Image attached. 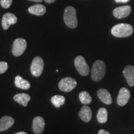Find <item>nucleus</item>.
Here are the masks:
<instances>
[{
	"instance_id": "1",
	"label": "nucleus",
	"mask_w": 134,
	"mask_h": 134,
	"mask_svg": "<svg viewBox=\"0 0 134 134\" xmlns=\"http://www.w3.org/2000/svg\"><path fill=\"white\" fill-rule=\"evenodd\" d=\"M133 32V28L129 24H118L112 28L111 33L116 37H127L130 36Z\"/></svg>"
},
{
	"instance_id": "2",
	"label": "nucleus",
	"mask_w": 134,
	"mask_h": 134,
	"mask_svg": "<svg viewBox=\"0 0 134 134\" xmlns=\"http://www.w3.org/2000/svg\"><path fill=\"white\" fill-rule=\"evenodd\" d=\"M106 67L104 62L97 60L94 63L91 70V78L93 81H99L104 77Z\"/></svg>"
},
{
	"instance_id": "3",
	"label": "nucleus",
	"mask_w": 134,
	"mask_h": 134,
	"mask_svg": "<svg viewBox=\"0 0 134 134\" xmlns=\"http://www.w3.org/2000/svg\"><path fill=\"white\" fill-rule=\"evenodd\" d=\"M63 19L66 26L71 29H75L78 26V20L76 18V11L75 8L68 6L64 11Z\"/></svg>"
},
{
	"instance_id": "4",
	"label": "nucleus",
	"mask_w": 134,
	"mask_h": 134,
	"mask_svg": "<svg viewBox=\"0 0 134 134\" xmlns=\"http://www.w3.org/2000/svg\"><path fill=\"white\" fill-rule=\"evenodd\" d=\"M75 66L77 71L82 76H87L90 73V67L82 56L76 57L75 60Z\"/></svg>"
},
{
	"instance_id": "5",
	"label": "nucleus",
	"mask_w": 134,
	"mask_h": 134,
	"mask_svg": "<svg viewBox=\"0 0 134 134\" xmlns=\"http://www.w3.org/2000/svg\"><path fill=\"white\" fill-rule=\"evenodd\" d=\"M76 80L71 77H66L60 80L58 83V88L63 92H70L74 90L76 86Z\"/></svg>"
},
{
	"instance_id": "6",
	"label": "nucleus",
	"mask_w": 134,
	"mask_h": 134,
	"mask_svg": "<svg viewBox=\"0 0 134 134\" xmlns=\"http://www.w3.org/2000/svg\"><path fill=\"white\" fill-rule=\"evenodd\" d=\"M43 59L40 57H36L34 58L31 66V72L33 76L38 77L40 76L42 73L43 70Z\"/></svg>"
},
{
	"instance_id": "7",
	"label": "nucleus",
	"mask_w": 134,
	"mask_h": 134,
	"mask_svg": "<svg viewBox=\"0 0 134 134\" xmlns=\"http://www.w3.org/2000/svg\"><path fill=\"white\" fill-rule=\"evenodd\" d=\"M27 48V42L24 38H18L13 43L12 48L13 54L16 57L21 56Z\"/></svg>"
},
{
	"instance_id": "8",
	"label": "nucleus",
	"mask_w": 134,
	"mask_h": 134,
	"mask_svg": "<svg viewBox=\"0 0 134 134\" xmlns=\"http://www.w3.org/2000/svg\"><path fill=\"white\" fill-rule=\"evenodd\" d=\"M18 21L17 17L12 13H8L3 15L1 21V25L3 29L7 30L9 28L11 25L16 24Z\"/></svg>"
},
{
	"instance_id": "9",
	"label": "nucleus",
	"mask_w": 134,
	"mask_h": 134,
	"mask_svg": "<svg viewBox=\"0 0 134 134\" xmlns=\"http://www.w3.org/2000/svg\"><path fill=\"white\" fill-rule=\"evenodd\" d=\"M132 8L130 6H124L116 8L114 9L113 15L117 19L126 18L131 13Z\"/></svg>"
},
{
	"instance_id": "10",
	"label": "nucleus",
	"mask_w": 134,
	"mask_h": 134,
	"mask_svg": "<svg viewBox=\"0 0 134 134\" xmlns=\"http://www.w3.org/2000/svg\"><path fill=\"white\" fill-rule=\"evenodd\" d=\"M130 97V93L128 89L126 88H122L120 90L117 99V103L119 105L123 106L128 103Z\"/></svg>"
},
{
	"instance_id": "11",
	"label": "nucleus",
	"mask_w": 134,
	"mask_h": 134,
	"mask_svg": "<svg viewBox=\"0 0 134 134\" xmlns=\"http://www.w3.org/2000/svg\"><path fill=\"white\" fill-rule=\"evenodd\" d=\"M45 127V120L41 116L36 117L32 122V130L34 133L39 134L42 133Z\"/></svg>"
},
{
	"instance_id": "12",
	"label": "nucleus",
	"mask_w": 134,
	"mask_h": 134,
	"mask_svg": "<svg viewBox=\"0 0 134 134\" xmlns=\"http://www.w3.org/2000/svg\"><path fill=\"white\" fill-rule=\"evenodd\" d=\"M123 74L129 85L132 86L134 85V66L127 65L123 70Z\"/></svg>"
},
{
	"instance_id": "13",
	"label": "nucleus",
	"mask_w": 134,
	"mask_h": 134,
	"mask_svg": "<svg viewBox=\"0 0 134 134\" xmlns=\"http://www.w3.org/2000/svg\"><path fill=\"white\" fill-rule=\"evenodd\" d=\"M14 120L13 117L6 115L0 119V132L5 131L14 124Z\"/></svg>"
},
{
	"instance_id": "14",
	"label": "nucleus",
	"mask_w": 134,
	"mask_h": 134,
	"mask_svg": "<svg viewBox=\"0 0 134 134\" xmlns=\"http://www.w3.org/2000/svg\"><path fill=\"white\" fill-rule=\"evenodd\" d=\"M98 96L100 100L105 104L109 105L113 103L110 94L105 89H99L98 91Z\"/></svg>"
},
{
	"instance_id": "15",
	"label": "nucleus",
	"mask_w": 134,
	"mask_h": 134,
	"mask_svg": "<svg viewBox=\"0 0 134 134\" xmlns=\"http://www.w3.org/2000/svg\"><path fill=\"white\" fill-rule=\"evenodd\" d=\"M79 116L80 119L85 122H90L92 117V111L90 107L87 105H83L79 112Z\"/></svg>"
},
{
	"instance_id": "16",
	"label": "nucleus",
	"mask_w": 134,
	"mask_h": 134,
	"mask_svg": "<svg viewBox=\"0 0 134 134\" xmlns=\"http://www.w3.org/2000/svg\"><path fill=\"white\" fill-rule=\"evenodd\" d=\"M28 11L31 14L36 16H43L46 12V8L42 4H35L29 8Z\"/></svg>"
},
{
	"instance_id": "17",
	"label": "nucleus",
	"mask_w": 134,
	"mask_h": 134,
	"mask_svg": "<svg viewBox=\"0 0 134 134\" xmlns=\"http://www.w3.org/2000/svg\"><path fill=\"white\" fill-rule=\"evenodd\" d=\"M14 100L16 103H19L23 106L26 107L29 101L31 100V96L26 93H19L14 95Z\"/></svg>"
},
{
	"instance_id": "18",
	"label": "nucleus",
	"mask_w": 134,
	"mask_h": 134,
	"mask_svg": "<svg viewBox=\"0 0 134 134\" xmlns=\"http://www.w3.org/2000/svg\"><path fill=\"white\" fill-rule=\"evenodd\" d=\"M14 83L16 87L21 88L22 90H27L31 88V85H30L29 82L24 80V78H22L19 75H18V76H16Z\"/></svg>"
},
{
	"instance_id": "19",
	"label": "nucleus",
	"mask_w": 134,
	"mask_h": 134,
	"mask_svg": "<svg viewBox=\"0 0 134 134\" xmlns=\"http://www.w3.org/2000/svg\"><path fill=\"white\" fill-rule=\"evenodd\" d=\"M108 110L105 108H101L99 109L97 114V119L99 123L104 124L108 120Z\"/></svg>"
},
{
	"instance_id": "20",
	"label": "nucleus",
	"mask_w": 134,
	"mask_h": 134,
	"mask_svg": "<svg viewBox=\"0 0 134 134\" xmlns=\"http://www.w3.org/2000/svg\"><path fill=\"white\" fill-rule=\"evenodd\" d=\"M51 102L53 105L56 108H60L61 105H63L65 104V98L64 96L61 95H55L51 98Z\"/></svg>"
},
{
	"instance_id": "21",
	"label": "nucleus",
	"mask_w": 134,
	"mask_h": 134,
	"mask_svg": "<svg viewBox=\"0 0 134 134\" xmlns=\"http://www.w3.org/2000/svg\"><path fill=\"white\" fill-rule=\"evenodd\" d=\"M79 99L81 103H83V104H88L91 103L92 100V98L90 94L86 91H81L79 94Z\"/></svg>"
},
{
	"instance_id": "22",
	"label": "nucleus",
	"mask_w": 134,
	"mask_h": 134,
	"mask_svg": "<svg viewBox=\"0 0 134 134\" xmlns=\"http://www.w3.org/2000/svg\"><path fill=\"white\" fill-rule=\"evenodd\" d=\"M13 0H0V4L4 9H8L11 6Z\"/></svg>"
},
{
	"instance_id": "23",
	"label": "nucleus",
	"mask_w": 134,
	"mask_h": 134,
	"mask_svg": "<svg viewBox=\"0 0 134 134\" xmlns=\"http://www.w3.org/2000/svg\"><path fill=\"white\" fill-rule=\"evenodd\" d=\"M8 65L6 62H0V74L4 73L7 71Z\"/></svg>"
},
{
	"instance_id": "24",
	"label": "nucleus",
	"mask_w": 134,
	"mask_h": 134,
	"mask_svg": "<svg viewBox=\"0 0 134 134\" xmlns=\"http://www.w3.org/2000/svg\"><path fill=\"white\" fill-rule=\"evenodd\" d=\"M98 134H110V133H109L108 132H107L106 130L101 129V130H99V132Z\"/></svg>"
},
{
	"instance_id": "25",
	"label": "nucleus",
	"mask_w": 134,
	"mask_h": 134,
	"mask_svg": "<svg viewBox=\"0 0 134 134\" xmlns=\"http://www.w3.org/2000/svg\"><path fill=\"white\" fill-rule=\"evenodd\" d=\"M130 0H115V1L116 3H128Z\"/></svg>"
},
{
	"instance_id": "26",
	"label": "nucleus",
	"mask_w": 134,
	"mask_h": 134,
	"mask_svg": "<svg viewBox=\"0 0 134 134\" xmlns=\"http://www.w3.org/2000/svg\"><path fill=\"white\" fill-rule=\"evenodd\" d=\"M57 0H44V1L47 3H53L56 1Z\"/></svg>"
},
{
	"instance_id": "27",
	"label": "nucleus",
	"mask_w": 134,
	"mask_h": 134,
	"mask_svg": "<svg viewBox=\"0 0 134 134\" xmlns=\"http://www.w3.org/2000/svg\"><path fill=\"white\" fill-rule=\"evenodd\" d=\"M28 1H34V2H37V3H39V2H41V1H42L43 0H28Z\"/></svg>"
},
{
	"instance_id": "28",
	"label": "nucleus",
	"mask_w": 134,
	"mask_h": 134,
	"mask_svg": "<svg viewBox=\"0 0 134 134\" xmlns=\"http://www.w3.org/2000/svg\"><path fill=\"white\" fill-rule=\"evenodd\" d=\"M15 134H27V133L25 132H18V133H15Z\"/></svg>"
}]
</instances>
